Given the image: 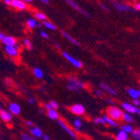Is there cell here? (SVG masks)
<instances>
[{
    "label": "cell",
    "instance_id": "1",
    "mask_svg": "<svg viewBox=\"0 0 140 140\" xmlns=\"http://www.w3.org/2000/svg\"><path fill=\"white\" fill-rule=\"evenodd\" d=\"M107 112L108 117H110L111 118L114 119V120H120L122 118L123 112L120 109H118V107H111L109 108H107Z\"/></svg>",
    "mask_w": 140,
    "mask_h": 140
},
{
    "label": "cell",
    "instance_id": "2",
    "mask_svg": "<svg viewBox=\"0 0 140 140\" xmlns=\"http://www.w3.org/2000/svg\"><path fill=\"white\" fill-rule=\"evenodd\" d=\"M62 56H63L65 59H66L71 65H73L75 67H76V68H81V67H82V63H81L80 60H76V58H74L73 56H71V55H69L68 53L62 52Z\"/></svg>",
    "mask_w": 140,
    "mask_h": 140
},
{
    "label": "cell",
    "instance_id": "3",
    "mask_svg": "<svg viewBox=\"0 0 140 140\" xmlns=\"http://www.w3.org/2000/svg\"><path fill=\"white\" fill-rule=\"evenodd\" d=\"M122 107L124 110L127 111L129 113H137V114H140V109L138 107H133V105H131L127 102H123L122 104Z\"/></svg>",
    "mask_w": 140,
    "mask_h": 140
},
{
    "label": "cell",
    "instance_id": "4",
    "mask_svg": "<svg viewBox=\"0 0 140 140\" xmlns=\"http://www.w3.org/2000/svg\"><path fill=\"white\" fill-rule=\"evenodd\" d=\"M5 52L10 57H16L19 55V50L14 45H5Z\"/></svg>",
    "mask_w": 140,
    "mask_h": 140
},
{
    "label": "cell",
    "instance_id": "5",
    "mask_svg": "<svg viewBox=\"0 0 140 140\" xmlns=\"http://www.w3.org/2000/svg\"><path fill=\"white\" fill-rule=\"evenodd\" d=\"M11 6L19 10H25L27 8L26 3L24 1H22V0H12Z\"/></svg>",
    "mask_w": 140,
    "mask_h": 140
},
{
    "label": "cell",
    "instance_id": "6",
    "mask_svg": "<svg viewBox=\"0 0 140 140\" xmlns=\"http://www.w3.org/2000/svg\"><path fill=\"white\" fill-rule=\"evenodd\" d=\"M71 111L76 115H82L85 112V107L81 104H75L71 107Z\"/></svg>",
    "mask_w": 140,
    "mask_h": 140
},
{
    "label": "cell",
    "instance_id": "7",
    "mask_svg": "<svg viewBox=\"0 0 140 140\" xmlns=\"http://www.w3.org/2000/svg\"><path fill=\"white\" fill-rule=\"evenodd\" d=\"M58 124H59V126L60 127H61L62 128H63V129L66 132V133L71 136V138H76V133H74V132L71 129V128H70L66 124H65L63 121H62V120H59V121H58Z\"/></svg>",
    "mask_w": 140,
    "mask_h": 140
},
{
    "label": "cell",
    "instance_id": "8",
    "mask_svg": "<svg viewBox=\"0 0 140 140\" xmlns=\"http://www.w3.org/2000/svg\"><path fill=\"white\" fill-rule=\"evenodd\" d=\"M65 1L66 2L71 8H73V9H75L76 10L78 11V12H80V13H81L82 14H84L85 16H88V14L86 12V11H84L82 9H81V8L79 5H77L76 3L73 1V0H65Z\"/></svg>",
    "mask_w": 140,
    "mask_h": 140
},
{
    "label": "cell",
    "instance_id": "9",
    "mask_svg": "<svg viewBox=\"0 0 140 140\" xmlns=\"http://www.w3.org/2000/svg\"><path fill=\"white\" fill-rule=\"evenodd\" d=\"M9 111L12 114L14 115H19L20 113L21 112V108H20V106H19V104L17 103H14V102H12L10 105H9Z\"/></svg>",
    "mask_w": 140,
    "mask_h": 140
},
{
    "label": "cell",
    "instance_id": "10",
    "mask_svg": "<svg viewBox=\"0 0 140 140\" xmlns=\"http://www.w3.org/2000/svg\"><path fill=\"white\" fill-rule=\"evenodd\" d=\"M0 118H1L2 120H3L4 122H10L12 120V113L11 112H9L4 110H0Z\"/></svg>",
    "mask_w": 140,
    "mask_h": 140
},
{
    "label": "cell",
    "instance_id": "11",
    "mask_svg": "<svg viewBox=\"0 0 140 140\" xmlns=\"http://www.w3.org/2000/svg\"><path fill=\"white\" fill-rule=\"evenodd\" d=\"M100 87H101V88H102V89H103L105 92H107L108 94L112 95V96H116L117 95V92L112 87H111L110 86H108V85L105 84V83H101Z\"/></svg>",
    "mask_w": 140,
    "mask_h": 140
},
{
    "label": "cell",
    "instance_id": "12",
    "mask_svg": "<svg viewBox=\"0 0 140 140\" xmlns=\"http://www.w3.org/2000/svg\"><path fill=\"white\" fill-rule=\"evenodd\" d=\"M2 42L5 45H14L16 44V40L12 37V36H6L4 35V37L3 38Z\"/></svg>",
    "mask_w": 140,
    "mask_h": 140
},
{
    "label": "cell",
    "instance_id": "13",
    "mask_svg": "<svg viewBox=\"0 0 140 140\" xmlns=\"http://www.w3.org/2000/svg\"><path fill=\"white\" fill-rule=\"evenodd\" d=\"M127 93L129 96L133 98H139L140 96V90L138 89H133V88H127Z\"/></svg>",
    "mask_w": 140,
    "mask_h": 140
},
{
    "label": "cell",
    "instance_id": "14",
    "mask_svg": "<svg viewBox=\"0 0 140 140\" xmlns=\"http://www.w3.org/2000/svg\"><path fill=\"white\" fill-rule=\"evenodd\" d=\"M30 133L32 134V136H34L36 138H42L43 136V133L40 130V128H39L38 127H31L30 129Z\"/></svg>",
    "mask_w": 140,
    "mask_h": 140
},
{
    "label": "cell",
    "instance_id": "15",
    "mask_svg": "<svg viewBox=\"0 0 140 140\" xmlns=\"http://www.w3.org/2000/svg\"><path fill=\"white\" fill-rule=\"evenodd\" d=\"M68 81H69L70 83L74 84V85L77 86V87H79L81 89L83 88V87H85L84 84H83V82H81L80 80L75 78V77H69V78H68Z\"/></svg>",
    "mask_w": 140,
    "mask_h": 140
},
{
    "label": "cell",
    "instance_id": "16",
    "mask_svg": "<svg viewBox=\"0 0 140 140\" xmlns=\"http://www.w3.org/2000/svg\"><path fill=\"white\" fill-rule=\"evenodd\" d=\"M47 115L50 119H53V120H56L59 118V114H58V112L56 111V109H53V108L49 109L47 111Z\"/></svg>",
    "mask_w": 140,
    "mask_h": 140
},
{
    "label": "cell",
    "instance_id": "17",
    "mask_svg": "<svg viewBox=\"0 0 140 140\" xmlns=\"http://www.w3.org/2000/svg\"><path fill=\"white\" fill-rule=\"evenodd\" d=\"M61 34H62V35H63L65 39H67V40H68L69 41H71V42L72 43V44L76 45H79V43H78V41H77V40H76V39H74L72 36L70 35V34H69L68 33L65 32V31H62Z\"/></svg>",
    "mask_w": 140,
    "mask_h": 140
},
{
    "label": "cell",
    "instance_id": "18",
    "mask_svg": "<svg viewBox=\"0 0 140 140\" xmlns=\"http://www.w3.org/2000/svg\"><path fill=\"white\" fill-rule=\"evenodd\" d=\"M127 138H128V133L123 130L120 131L116 136V139L118 140H127Z\"/></svg>",
    "mask_w": 140,
    "mask_h": 140
},
{
    "label": "cell",
    "instance_id": "19",
    "mask_svg": "<svg viewBox=\"0 0 140 140\" xmlns=\"http://www.w3.org/2000/svg\"><path fill=\"white\" fill-rule=\"evenodd\" d=\"M33 74H34V76L36 77V78H39V79H41L43 77V76H44V73H43V71L38 67H35V68L33 69Z\"/></svg>",
    "mask_w": 140,
    "mask_h": 140
},
{
    "label": "cell",
    "instance_id": "20",
    "mask_svg": "<svg viewBox=\"0 0 140 140\" xmlns=\"http://www.w3.org/2000/svg\"><path fill=\"white\" fill-rule=\"evenodd\" d=\"M116 9L118 11H121V12H126V11H128L130 9V8L127 5H124V4H121V3H116L115 4Z\"/></svg>",
    "mask_w": 140,
    "mask_h": 140
},
{
    "label": "cell",
    "instance_id": "21",
    "mask_svg": "<svg viewBox=\"0 0 140 140\" xmlns=\"http://www.w3.org/2000/svg\"><path fill=\"white\" fill-rule=\"evenodd\" d=\"M103 118H104V120H105V122H106V123L109 124L110 126H112V127H117V126H118V123H117L114 121V119L111 118L110 117L104 116Z\"/></svg>",
    "mask_w": 140,
    "mask_h": 140
},
{
    "label": "cell",
    "instance_id": "22",
    "mask_svg": "<svg viewBox=\"0 0 140 140\" xmlns=\"http://www.w3.org/2000/svg\"><path fill=\"white\" fill-rule=\"evenodd\" d=\"M122 118H123V120L126 123H133V118L130 114L126 113V112H123V116Z\"/></svg>",
    "mask_w": 140,
    "mask_h": 140
},
{
    "label": "cell",
    "instance_id": "23",
    "mask_svg": "<svg viewBox=\"0 0 140 140\" xmlns=\"http://www.w3.org/2000/svg\"><path fill=\"white\" fill-rule=\"evenodd\" d=\"M66 87H67L68 90L72 91V92H79L81 91V88H80L79 87H77V86L74 85V84H71V83H69V84L66 86Z\"/></svg>",
    "mask_w": 140,
    "mask_h": 140
},
{
    "label": "cell",
    "instance_id": "24",
    "mask_svg": "<svg viewBox=\"0 0 140 140\" xmlns=\"http://www.w3.org/2000/svg\"><path fill=\"white\" fill-rule=\"evenodd\" d=\"M27 25H28V27L30 29H34L37 27V22H36L35 19H29V20L27 21Z\"/></svg>",
    "mask_w": 140,
    "mask_h": 140
},
{
    "label": "cell",
    "instance_id": "25",
    "mask_svg": "<svg viewBox=\"0 0 140 140\" xmlns=\"http://www.w3.org/2000/svg\"><path fill=\"white\" fill-rule=\"evenodd\" d=\"M121 130L126 132V133H132V132L133 131V127H132V126L127 125H127H123V126L121 127Z\"/></svg>",
    "mask_w": 140,
    "mask_h": 140
},
{
    "label": "cell",
    "instance_id": "26",
    "mask_svg": "<svg viewBox=\"0 0 140 140\" xmlns=\"http://www.w3.org/2000/svg\"><path fill=\"white\" fill-rule=\"evenodd\" d=\"M44 25H45V27H46L47 29H51V30H56V26L54 25L52 23H50V22H49V21L45 20Z\"/></svg>",
    "mask_w": 140,
    "mask_h": 140
},
{
    "label": "cell",
    "instance_id": "27",
    "mask_svg": "<svg viewBox=\"0 0 140 140\" xmlns=\"http://www.w3.org/2000/svg\"><path fill=\"white\" fill-rule=\"evenodd\" d=\"M35 17H36V19H38V20H40V21H45V19H46L45 15L43 14V13H40V12L36 13L35 14Z\"/></svg>",
    "mask_w": 140,
    "mask_h": 140
},
{
    "label": "cell",
    "instance_id": "28",
    "mask_svg": "<svg viewBox=\"0 0 140 140\" xmlns=\"http://www.w3.org/2000/svg\"><path fill=\"white\" fill-rule=\"evenodd\" d=\"M132 133H133V138L140 140V129H136V130L132 132Z\"/></svg>",
    "mask_w": 140,
    "mask_h": 140
},
{
    "label": "cell",
    "instance_id": "29",
    "mask_svg": "<svg viewBox=\"0 0 140 140\" xmlns=\"http://www.w3.org/2000/svg\"><path fill=\"white\" fill-rule=\"evenodd\" d=\"M24 45H25V46L27 49H29L30 50L33 49V46H32V45H31V42L28 40V39H25V40H24Z\"/></svg>",
    "mask_w": 140,
    "mask_h": 140
},
{
    "label": "cell",
    "instance_id": "30",
    "mask_svg": "<svg viewBox=\"0 0 140 140\" xmlns=\"http://www.w3.org/2000/svg\"><path fill=\"white\" fill-rule=\"evenodd\" d=\"M94 123H98V124H105L106 123V122H105V120L103 118V117L102 118H94Z\"/></svg>",
    "mask_w": 140,
    "mask_h": 140
},
{
    "label": "cell",
    "instance_id": "31",
    "mask_svg": "<svg viewBox=\"0 0 140 140\" xmlns=\"http://www.w3.org/2000/svg\"><path fill=\"white\" fill-rule=\"evenodd\" d=\"M74 126H75V127L76 128H80L81 127V120H79V119H76V120H74Z\"/></svg>",
    "mask_w": 140,
    "mask_h": 140
},
{
    "label": "cell",
    "instance_id": "32",
    "mask_svg": "<svg viewBox=\"0 0 140 140\" xmlns=\"http://www.w3.org/2000/svg\"><path fill=\"white\" fill-rule=\"evenodd\" d=\"M50 104L51 105L53 109H57V108L59 107V105H58V103L56 102H55V101H50Z\"/></svg>",
    "mask_w": 140,
    "mask_h": 140
},
{
    "label": "cell",
    "instance_id": "33",
    "mask_svg": "<svg viewBox=\"0 0 140 140\" xmlns=\"http://www.w3.org/2000/svg\"><path fill=\"white\" fill-rule=\"evenodd\" d=\"M21 138L23 140H32V139H34V138L29 137V136L28 134H26V133H23L21 135Z\"/></svg>",
    "mask_w": 140,
    "mask_h": 140
},
{
    "label": "cell",
    "instance_id": "34",
    "mask_svg": "<svg viewBox=\"0 0 140 140\" xmlns=\"http://www.w3.org/2000/svg\"><path fill=\"white\" fill-rule=\"evenodd\" d=\"M40 35L43 37V38H45V39H48V34L47 33H45V31H43V30H40Z\"/></svg>",
    "mask_w": 140,
    "mask_h": 140
},
{
    "label": "cell",
    "instance_id": "35",
    "mask_svg": "<svg viewBox=\"0 0 140 140\" xmlns=\"http://www.w3.org/2000/svg\"><path fill=\"white\" fill-rule=\"evenodd\" d=\"M133 103L135 105V106H138V105L140 104V102H139L138 98H133Z\"/></svg>",
    "mask_w": 140,
    "mask_h": 140
},
{
    "label": "cell",
    "instance_id": "36",
    "mask_svg": "<svg viewBox=\"0 0 140 140\" xmlns=\"http://www.w3.org/2000/svg\"><path fill=\"white\" fill-rule=\"evenodd\" d=\"M95 94H96V96H100L102 95V90H96V91L95 92Z\"/></svg>",
    "mask_w": 140,
    "mask_h": 140
},
{
    "label": "cell",
    "instance_id": "37",
    "mask_svg": "<svg viewBox=\"0 0 140 140\" xmlns=\"http://www.w3.org/2000/svg\"><path fill=\"white\" fill-rule=\"evenodd\" d=\"M134 9H135L136 10L140 11V3H136V4L134 5Z\"/></svg>",
    "mask_w": 140,
    "mask_h": 140
},
{
    "label": "cell",
    "instance_id": "38",
    "mask_svg": "<svg viewBox=\"0 0 140 140\" xmlns=\"http://www.w3.org/2000/svg\"><path fill=\"white\" fill-rule=\"evenodd\" d=\"M45 107L46 108V109H51V108H52V107H51V105H50V103H45Z\"/></svg>",
    "mask_w": 140,
    "mask_h": 140
},
{
    "label": "cell",
    "instance_id": "39",
    "mask_svg": "<svg viewBox=\"0 0 140 140\" xmlns=\"http://www.w3.org/2000/svg\"><path fill=\"white\" fill-rule=\"evenodd\" d=\"M25 124H26L27 126H29V127H33V125H34L33 123L30 122V121H26V122H25Z\"/></svg>",
    "mask_w": 140,
    "mask_h": 140
},
{
    "label": "cell",
    "instance_id": "40",
    "mask_svg": "<svg viewBox=\"0 0 140 140\" xmlns=\"http://www.w3.org/2000/svg\"><path fill=\"white\" fill-rule=\"evenodd\" d=\"M11 2H12V0H3V3L7 5H11Z\"/></svg>",
    "mask_w": 140,
    "mask_h": 140
},
{
    "label": "cell",
    "instance_id": "41",
    "mask_svg": "<svg viewBox=\"0 0 140 140\" xmlns=\"http://www.w3.org/2000/svg\"><path fill=\"white\" fill-rule=\"evenodd\" d=\"M28 102H29L30 104H33V103L34 102V98H29L28 99Z\"/></svg>",
    "mask_w": 140,
    "mask_h": 140
},
{
    "label": "cell",
    "instance_id": "42",
    "mask_svg": "<svg viewBox=\"0 0 140 140\" xmlns=\"http://www.w3.org/2000/svg\"><path fill=\"white\" fill-rule=\"evenodd\" d=\"M42 138H44L45 140H49V139L50 138L49 135H43V136H42Z\"/></svg>",
    "mask_w": 140,
    "mask_h": 140
},
{
    "label": "cell",
    "instance_id": "43",
    "mask_svg": "<svg viewBox=\"0 0 140 140\" xmlns=\"http://www.w3.org/2000/svg\"><path fill=\"white\" fill-rule=\"evenodd\" d=\"M100 5H101V7H102V8H103V9H104L105 11H108V10H107V8H106V7H105V6H104V5L102 4V3H100Z\"/></svg>",
    "mask_w": 140,
    "mask_h": 140
},
{
    "label": "cell",
    "instance_id": "44",
    "mask_svg": "<svg viewBox=\"0 0 140 140\" xmlns=\"http://www.w3.org/2000/svg\"><path fill=\"white\" fill-rule=\"evenodd\" d=\"M3 37H4V34H3V33L0 32V40H2Z\"/></svg>",
    "mask_w": 140,
    "mask_h": 140
},
{
    "label": "cell",
    "instance_id": "45",
    "mask_svg": "<svg viewBox=\"0 0 140 140\" xmlns=\"http://www.w3.org/2000/svg\"><path fill=\"white\" fill-rule=\"evenodd\" d=\"M40 2H43V3H49V0H40Z\"/></svg>",
    "mask_w": 140,
    "mask_h": 140
},
{
    "label": "cell",
    "instance_id": "46",
    "mask_svg": "<svg viewBox=\"0 0 140 140\" xmlns=\"http://www.w3.org/2000/svg\"><path fill=\"white\" fill-rule=\"evenodd\" d=\"M22 1H24L25 3H31L33 0H22Z\"/></svg>",
    "mask_w": 140,
    "mask_h": 140
},
{
    "label": "cell",
    "instance_id": "47",
    "mask_svg": "<svg viewBox=\"0 0 140 140\" xmlns=\"http://www.w3.org/2000/svg\"><path fill=\"white\" fill-rule=\"evenodd\" d=\"M107 101L108 102H110V103H112V102H113V101L111 100V99H109V98H107Z\"/></svg>",
    "mask_w": 140,
    "mask_h": 140
},
{
    "label": "cell",
    "instance_id": "48",
    "mask_svg": "<svg viewBox=\"0 0 140 140\" xmlns=\"http://www.w3.org/2000/svg\"><path fill=\"white\" fill-rule=\"evenodd\" d=\"M41 26H42L41 24H40V23H37V27H41Z\"/></svg>",
    "mask_w": 140,
    "mask_h": 140
},
{
    "label": "cell",
    "instance_id": "49",
    "mask_svg": "<svg viewBox=\"0 0 140 140\" xmlns=\"http://www.w3.org/2000/svg\"><path fill=\"white\" fill-rule=\"evenodd\" d=\"M0 110H1V105H0Z\"/></svg>",
    "mask_w": 140,
    "mask_h": 140
}]
</instances>
